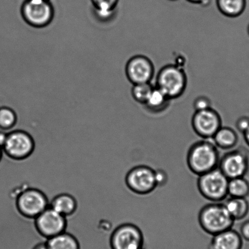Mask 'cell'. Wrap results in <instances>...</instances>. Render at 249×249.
<instances>
[{
  "label": "cell",
  "instance_id": "1f68e13d",
  "mask_svg": "<svg viewBox=\"0 0 249 249\" xmlns=\"http://www.w3.org/2000/svg\"><path fill=\"white\" fill-rule=\"evenodd\" d=\"M244 137L246 143L248 144L249 146V127L248 128V130H247L244 133Z\"/></svg>",
  "mask_w": 249,
  "mask_h": 249
},
{
  "label": "cell",
  "instance_id": "9c48e42d",
  "mask_svg": "<svg viewBox=\"0 0 249 249\" xmlns=\"http://www.w3.org/2000/svg\"><path fill=\"white\" fill-rule=\"evenodd\" d=\"M221 115L212 107L204 110L195 111L192 118L193 130L204 140L212 139L222 126Z\"/></svg>",
  "mask_w": 249,
  "mask_h": 249
},
{
  "label": "cell",
  "instance_id": "3957f363",
  "mask_svg": "<svg viewBox=\"0 0 249 249\" xmlns=\"http://www.w3.org/2000/svg\"><path fill=\"white\" fill-rule=\"evenodd\" d=\"M202 231L209 235L221 233L233 227L234 220L222 203L213 202L204 205L198 214Z\"/></svg>",
  "mask_w": 249,
  "mask_h": 249
},
{
  "label": "cell",
  "instance_id": "836d02e7",
  "mask_svg": "<svg viewBox=\"0 0 249 249\" xmlns=\"http://www.w3.org/2000/svg\"><path fill=\"white\" fill-rule=\"evenodd\" d=\"M2 156V147H0V159L1 158Z\"/></svg>",
  "mask_w": 249,
  "mask_h": 249
},
{
  "label": "cell",
  "instance_id": "8fae6325",
  "mask_svg": "<svg viewBox=\"0 0 249 249\" xmlns=\"http://www.w3.org/2000/svg\"><path fill=\"white\" fill-rule=\"evenodd\" d=\"M218 168L229 179L244 177L249 169L248 152L243 148L227 152L220 158Z\"/></svg>",
  "mask_w": 249,
  "mask_h": 249
},
{
  "label": "cell",
  "instance_id": "2e32d148",
  "mask_svg": "<svg viewBox=\"0 0 249 249\" xmlns=\"http://www.w3.org/2000/svg\"><path fill=\"white\" fill-rule=\"evenodd\" d=\"M94 16L102 23H109L117 18L120 0H90Z\"/></svg>",
  "mask_w": 249,
  "mask_h": 249
},
{
  "label": "cell",
  "instance_id": "44dd1931",
  "mask_svg": "<svg viewBox=\"0 0 249 249\" xmlns=\"http://www.w3.org/2000/svg\"><path fill=\"white\" fill-rule=\"evenodd\" d=\"M50 207L65 216L74 211L76 202L71 196L63 194L55 197L51 203Z\"/></svg>",
  "mask_w": 249,
  "mask_h": 249
},
{
  "label": "cell",
  "instance_id": "4316f807",
  "mask_svg": "<svg viewBox=\"0 0 249 249\" xmlns=\"http://www.w3.org/2000/svg\"><path fill=\"white\" fill-rule=\"evenodd\" d=\"M155 180H156L157 187H164L168 181L167 173L161 169L155 170Z\"/></svg>",
  "mask_w": 249,
  "mask_h": 249
},
{
  "label": "cell",
  "instance_id": "7402d4cb",
  "mask_svg": "<svg viewBox=\"0 0 249 249\" xmlns=\"http://www.w3.org/2000/svg\"><path fill=\"white\" fill-rule=\"evenodd\" d=\"M47 244L50 249H79L76 239L65 232L50 238Z\"/></svg>",
  "mask_w": 249,
  "mask_h": 249
},
{
  "label": "cell",
  "instance_id": "e575fe53",
  "mask_svg": "<svg viewBox=\"0 0 249 249\" xmlns=\"http://www.w3.org/2000/svg\"><path fill=\"white\" fill-rule=\"evenodd\" d=\"M248 35L249 36V25H248Z\"/></svg>",
  "mask_w": 249,
  "mask_h": 249
},
{
  "label": "cell",
  "instance_id": "cb8c5ba5",
  "mask_svg": "<svg viewBox=\"0 0 249 249\" xmlns=\"http://www.w3.org/2000/svg\"><path fill=\"white\" fill-rule=\"evenodd\" d=\"M154 86L149 83L137 84L132 85L131 95L134 101L142 105H144L151 95Z\"/></svg>",
  "mask_w": 249,
  "mask_h": 249
},
{
  "label": "cell",
  "instance_id": "30bf717a",
  "mask_svg": "<svg viewBox=\"0 0 249 249\" xmlns=\"http://www.w3.org/2000/svg\"><path fill=\"white\" fill-rule=\"evenodd\" d=\"M124 71L127 79L132 85L149 83L154 76L155 67L148 57L138 54L127 60Z\"/></svg>",
  "mask_w": 249,
  "mask_h": 249
},
{
  "label": "cell",
  "instance_id": "d590c367",
  "mask_svg": "<svg viewBox=\"0 0 249 249\" xmlns=\"http://www.w3.org/2000/svg\"><path fill=\"white\" fill-rule=\"evenodd\" d=\"M169 1H178V0H169Z\"/></svg>",
  "mask_w": 249,
  "mask_h": 249
},
{
  "label": "cell",
  "instance_id": "4dcf8cb0",
  "mask_svg": "<svg viewBox=\"0 0 249 249\" xmlns=\"http://www.w3.org/2000/svg\"><path fill=\"white\" fill-rule=\"evenodd\" d=\"M8 134L0 130V147H3L6 142Z\"/></svg>",
  "mask_w": 249,
  "mask_h": 249
},
{
  "label": "cell",
  "instance_id": "d4e9b609",
  "mask_svg": "<svg viewBox=\"0 0 249 249\" xmlns=\"http://www.w3.org/2000/svg\"><path fill=\"white\" fill-rule=\"evenodd\" d=\"M17 115L13 108L6 106H0V130L7 131L14 126Z\"/></svg>",
  "mask_w": 249,
  "mask_h": 249
},
{
  "label": "cell",
  "instance_id": "52a82bcc",
  "mask_svg": "<svg viewBox=\"0 0 249 249\" xmlns=\"http://www.w3.org/2000/svg\"><path fill=\"white\" fill-rule=\"evenodd\" d=\"M125 185L135 195L150 194L157 187L155 180V170L146 165H138L125 174Z\"/></svg>",
  "mask_w": 249,
  "mask_h": 249
},
{
  "label": "cell",
  "instance_id": "d6a6232c",
  "mask_svg": "<svg viewBox=\"0 0 249 249\" xmlns=\"http://www.w3.org/2000/svg\"><path fill=\"white\" fill-rule=\"evenodd\" d=\"M35 249H50L47 244H42L37 246Z\"/></svg>",
  "mask_w": 249,
  "mask_h": 249
},
{
  "label": "cell",
  "instance_id": "484cf974",
  "mask_svg": "<svg viewBox=\"0 0 249 249\" xmlns=\"http://www.w3.org/2000/svg\"><path fill=\"white\" fill-rule=\"evenodd\" d=\"M212 101L206 96H199L193 102V108L195 111L208 109L212 107Z\"/></svg>",
  "mask_w": 249,
  "mask_h": 249
},
{
  "label": "cell",
  "instance_id": "f546056e",
  "mask_svg": "<svg viewBox=\"0 0 249 249\" xmlns=\"http://www.w3.org/2000/svg\"><path fill=\"white\" fill-rule=\"evenodd\" d=\"M187 1L192 4L205 7L209 5L211 0H187Z\"/></svg>",
  "mask_w": 249,
  "mask_h": 249
},
{
  "label": "cell",
  "instance_id": "5bb4252c",
  "mask_svg": "<svg viewBox=\"0 0 249 249\" xmlns=\"http://www.w3.org/2000/svg\"><path fill=\"white\" fill-rule=\"evenodd\" d=\"M36 225L40 233L50 238L64 232L66 221L64 216L48 207L36 217Z\"/></svg>",
  "mask_w": 249,
  "mask_h": 249
},
{
  "label": "cell",
  "instance_id": "8992f818",
  "mask_svg": "<svg viewBox=\"0 0 249 249\" xmlns=\"http://www.w3.org/2000/svg\"><path fill=\"white\" fill-rule=\"evenodd\" d=\"M229 178L218 168L200 175L197 185L200 194L212 202H220L228 196Z\"/></svg>",
  "mask_w": 249,
  "mask_h": 249
},
{
  "label": "cell",
  "instance_id": "f1b7e54d",
  "mask_svg": "<svg viewBox=\"0 0 249 249\" xmlns=\"http://www.w3.org/2000/svg\"><path fill=\"white\" fill-rule=\"evenodd\" d=\"M240 233L242 238L249 241V221L244 222L241 227Z\"/></svg>",
  "mask_w": 249,
  "mask_h": 249
},
{
  "label": "cell",
  "instance_id": "277c9868",
  "mask_svg": "<svg viewBox=\"0 0 249 249\" xmlns=\"http://www.w3.org/2000/svg\"><path fill=\"white\" fill-rule=\"evenodd\" d=\"M187 84L188 77L185 70L178 65L168 64L159 70L155 87L173 100L184 94Z\"/></svg>",
  "mask_w": 249,
  "mask_h": 249
},
{
  "label": "cell",
  "instance_id": "7c38bea8",
  "mask_svg": "<svg viewBox=\"0 0 249 249\" xmlns=\"http://www.w3.org/2000/svg\"><path fill=\"white\" fill-rule=\"evenodd\" d=\"M19 210L24 215L37 217L50 207L43 193L36 189H28L19 196L18 200Z\"/></svg>",
  "mask_w": 249,
  "mask_h": 249
},
{
  "label": "cell",
  "instance_id": "d6986e66",
  "mask_svg": "<svg viewBox=\"0 0 249 249\" xmlns=\"http://www.w3.org/2000/svg\"><path fill=\"white\" fill-rule=\"evenodd\" d=\"M216 2L220 13L232 18L241 16L247 6V0H216Z\"/></svg>",
  "mask_w": 249,
  "mask_h": 249
},
{
  "label": "cell",
  "instance_id": "8d00e7d4",
  "mask_svg": "<svg viewBox=\"0 0 249 249\" xmlns=\"http://www.w3.org/2000/svg\"><path fill=\"white\" fill-rule=\"evenodd\" d=\"M48 1H51V0H48Z\"/></svg>",
  "mask_w": 249,
  "mask_h": 249
},
{
  "label": "cell",
  "instance_id": "83f0119b",
  "mask_svg": "<svg viewBox=\"0 0 249 249\" xmlns=\"http://www.w3.org/2000/svg\"><path fill=\"white\" fill-rule=\"evenodd\" d=\"M236 127L238 131L244 134L249 127V117H241L239 118L236 122Z\"/></svg>",
  "mask_w": 249,
  "mask_h": 249
},
{
  "label": "cell",
  "instance_id": "4fadbf2b",
  "mask_svg": "<svg viewBox=\"0 0 249 249\" xmlns=\"http://www.w3.org/2000/svg\"><path fill=\"white\" fill-rule=\"evenodd\" d=\"M9 156L21 159L30 156L34 149V142L30 135L22 130H16L8 134L2 147Z\"/></svg>",
  "mask_w": 249,
  "mask_h": 249
},
{
  "label": "cell",
  "instance_id": "ba28073f",
  "mask_svg": "<svg viewBox=\"0 0 249 249\" xmlns=\"http://www.w3.org/2000/svg\"><path fill=\"white\" fill-rule=\"evenodd\" d=\"M111 245L113 249H142L144 245V234L137 225L123 222L113 231Z\"/></svg>",
  "mask_w": 249,
  "mask_h": 249
},
{
  "label": "cell",
  "instance_id": "9a60e30c",
  "mask_svg": "<svg viewBox=\"0 0 249 249\" xmlns=\"http://www.w3.org/2000/svg\"><path fill=\"white\" fill-rule=\"evenodd\" d=\"M210 249H242L243 240L241 234L231 229L212 236Z\"/></svg>",
  "mask_w": 249,
  "mask_h": 249
},
{
  "label": "cell",
  "instance_id": "6da1fadb",
  "mask_svg": "<svg viewBox=\"0 0 249 249\" xmlns=\"http://www.w3.org/2000/svg\"><path fill=\"white\" fill-rule=\"evenodd\" d=\"M76 207L65 216L64 232L76 239L79 249H113L111 245L115 225L108 215L107 190L86 188L73 196Z\"/></svg>",
  "mask_w": 249,
  "mask_h": 249
},
{
  "label": "cell",
  "instance_id": "e0dca14e",
  "mask_svg": "<svg viewBox=\"0 0 249 249\" xmlns=\"http://www.w3.org/2000/svg\"><path fill=\"white\" fill-rule=\"evenodd\" d=\"M212 140L217 148L229 150L236 146L239 139L235 130L230 127L222 126Z\"/></svg>",
  "mask_w": 249,
  "mask_h": 249
},
{
  "label": "cell",
  "instance_id": "603a6c76",
  "mask_svg": "<svg viewBox=\"0 0 249 249\" xmlns=\"http://www.w3.org/2000/svg\"><path fill=\"white\" fill-rule=\"evenodd\" d=\"M228 195L231 197H244L249 195V182L244 177L229 179Z\"/></svg>",
  "mask_w": 249,
  "mask_h": 249
},
{
  "label": "cell",
  "instance_id": "74e56055",
  "mask_svg": "<svg viewBox=\"0 0 249 249\" xmlns=\"http://www.w3.org/2000/svg\"><path fill=\"white\" fill-rule=\"evenodd\" d=\"M142 249H145L144 248Z\"/></svg>",
  "mask_w": 249,
  "mask_h": 249
},
{
  "label": "cell",
  "instance_id": "ffe728a7",
  "mask_svg": "<svg viewBox=\"0 0 249 249\" xmlns=\"http://www.w3.org/2000/svg\"><path fill=\"white\" fill-rule=\"evenodd\" d=\"M224 204L234 221L243 219L248 214L249 204L246 198L231 197Z\"/></svg>",
  "mask_w": 249,
  "mask_h": 249
},
{
  "label": "cell",
  "instance_id": "5b68a950",
  "mask_svg": "<svg viewBox=\"0 0 249 249\" xmlns=\"http://www.w3.org/2000/svg\"><path fill=\"white\" fill-rule=\"evenodd\" d=\"M21 17L31 27L42 28L52 23L55 9L52 1L23 0L20 6Z\"/></svg>",
  "mask_w": 249,
  "mask_h": 249
},
{
  "label": "cell",
  "instance_id": "7a4b0ae2",
  "mask_svg": "<svg viewBox=\"0 0 249 249\" xmlns=\"http://www.w3.org/2000/svg\"><path fill=\"white\" fill-rule=\"evenodd\" d=\"M220 158L218 149L213 142L203 139L190 146L187 164L191 172L199 176L218 168Z\"/></svg>",
  "mask_w": 249,
  "mask_h": 249
},
{
  "label": "cell",
  "instance_id": "ac0fdd59",
  "mask_svg": "<svg viewBox=\"0 0 249 249\" xmlns=\"http://www.w3.org/2000/svg\"><path fill=\"white\" fill-rule=\"evenodd\" d=\"M171 100L159 89L154 86L151 95L144 105L148 112L152 113H160L170 107Z\"/></svg>",
  "mask_w": 249,
  "mask_h": 249
}]
</instances>
